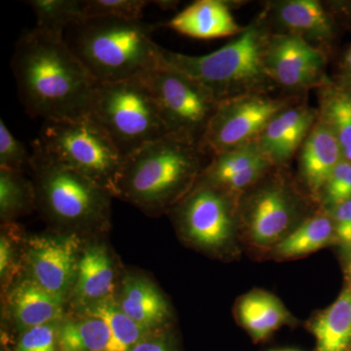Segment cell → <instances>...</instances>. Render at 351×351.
<instances>
[{"label":"cell","instance_id":"cell-1","mask_svg":"<svg viewBox=\"0 0 351 351\" xmlns=\"http://www.w3.org/2000/svg\"><path fill=\"white\" fill-rule=\"evenodd\" d=\"M11 68L21 103L34 119L71 121L91 114L99 83L69 49L64 34L38 27L25 32Z\"/></svg>","mask_w":351,"mask_h":351},{"label":"cell","instance_id":"cell-2","mask_svg":"<svg viewBox=\"0 0 351 351\" xmlns=\"http://www.w3.org/2000/svg\"><path fill=\"white\" fill-rule=\"evenodd\" d=\"M208 154L201 143L168 134L124 157L115 197L149 216L162 214L193 189Z\"/></svg>","mask_w":351,"mask_h":351},{"label":"cell","instance_id":"cell-3","mask_svg":"<svg viewBox=\"0 0 351 351\" xmlns=\"http://www.w3.org/2000/svg\"><path fill=\"white\" fill-rule=\"evenodd\" d=\"M154 25L88 18L64 32L66 44L99 84L136 80L163 66V48L152 39Z\"/></svg>","mask_w":351,"mask_h":351},{"label":"cell","instance_id":"cell-4","mask_svg":"<svg viewBox=\"0 0 351 351\" xmlns=\"http://www.w3.org/2000/svg\"><path fill=\"white\" fill-rule=\"evenodd\" d=\"M29 167L36 207L60 233L96 237L110 226V200L105 189L64 165L32 143Z\"/></svg>","mask_w":351,"mask_h":351},{"label":"cell","instance_id":"cell-5","mask_svg":"<svg viewBox=\"0 0 351 351\" xmlns=\"http://www.w3.org/2000/svg\"><path fill=\"white\" fill-rule=\"evenodd\" d=\"M269 38L263 21H256L237 38L210 54L189 56L163 49V62L199 83L218 101L265 94L274 84L265 66Z\"/></svg>","mask_w":351,"mask_h":351},{"label":"cell","instance_id":"cell-6","mask_svg":"<svg viewBox=\"0 0 351 351\" xmlns=\"http://www.w3.org/2000/svg\"><path fill=\"white\" fill-rule=\"evenodd\" d=\"M34 142L53 158L84 175L115 197L124 156L91 115L71 121L44 122Z\"/></svg>","mask_w":351,"mask_h":351},{"label":"cell","instance_id":"cell-7","mask_svg":"<svg viewBox=\"0 0 351 351\" xmlns=\"http://www.w3.org/2000/svg\"><path fill=\"white\" fill-rule=\"evenodd\" d=\"M90 115L124 157L170 134L152 94L138 78L99 84Z\"/></svg>","mask_w":351,"mask_h":351},{"label":"cell","instance_id":"cell-8","mask_svg":"<svg viewBox=\"0 0 351 351\" xmlns=\"http://www.w3.org/2000/svg\"><path fill=\"white\" fill-rule=\"evenodd\" d=\"M149 90L169 133L202 144L219 101L199 83L166 66L138 78Z\"/></svg>","mask_w":351,"mask_h":351},{"label":"cell","instance_id":"cell-9","mask_svg":"<svg viewBox=\"0 0 351 351\" xmlns=\"http://www.w3.org/2000/svg\"><path fill=\"white\" fill-rule=\"evenodd\" d=\"M289 103L265 94H250L219 101L202 145L210 154H223L256 142L270 121Z\"/></svg>","mask_w":351,"mask_h":351},{"label":"cell","instance_id":"cell-10","mask_svg":"<svg viewBox=\"0 0 351 351\" xmlns=\"http://www.w3.org/2000/svg\"><path fill=\"white\" fill-rule=\"evenodd\" d=\"M83 245L82 237L73 233L25 237V274L68 304Z\"/></svg>","mask_w":351,"mask_h":351},{"label":"cell","instance_id":"cell-11","mask_svg":"<svg viewBox=\"0 0 351 351\" xmlns=\"http://www.w3.org/2000/svg\"><path fill=\"white\" fill-rule=\"evenodd\" d=\"M172 212L182 237L201 249L218 250L232 237L233 219L228 193L207 182L199 180Z\"/></svg>","mask_w":351,"mask_h":351},{"label":"cell","instance_id":"cell-12","mask_svg":"<svg viewBox=\"0 0 351 351\" xmlns=\"http://www.w3.org/2000/svg\"><path fill=\"white\" fill-rule=\"evenodd\" d=\"M265 66L274 83L287 89L319 87L324 82V55L304 38L293 34L270 36Z\"/></svg>","mask_w":351,"mask_h":351},{"label":"cell","instance_id":"cell-13","mask_svg":"<svg viewBox=\"0 0 351 351\" xmlns=\"http://www.w3.org/2000/svg\"><path fill=\"white\" fill-rule=\"evenodd\" d=\"M120 279L117 263L108 245L100 241L83 245L69 313H80L97 302L114 298Z\"/></svg>","mask_w":351,"mask_h":351},{"label":"cell","instance_id":"cell-14","mask_svg":"<svg viewBox=\"0 0 351 351\" xmlns=\"http://www.w3.org/2000/svg\"><path fill=\"white\" fill-rule=\"evenodd\" d=\"M1 299L4 315L17 336L32 328L61 322L68 313L64 302L25 274Z\"/></svg>","mask_w":351,"mask_h":351},{"label":"cell","instance_id":"cell-15","mask_svg":"<svg viewBox=\"0 0 351 351\" xmlns=\"http://www.w3.org/2000/svg\"><path fill=\"white\" fill-rule=\"evenodd\" d=\"M121 311L147 332L169 327L172 311L160 289L142 272L125 271L115 295Z\"/></svg>","mask_w":351,"mask_h":351},{"label":"cell","instance_id":"cell-16","mask_svg":"<svg viewBox=\"0 0 351 351\" xmlns=\"http://www.w3.org/2000/svg\"><path fill=\"white\" fill-rule=\"evenodd\" d=\"M271 164L256 141L213 156L199 179L226 193H239L255 184Z\"/></svg>","mask_w":351,"mask_h":351},{"label":"cell","instance_id":"cell-17","mask_svg":"<svg viewBox=\"0 0 351 351\" xmlns=\"http://www.w3.org/2000/svg\"><path fill=\"white\" fill-rule=\"evenodd\" d=\"M317 113L300 106L288 108L276 115L258 138L263 154L271 163H283L292 157L315 124Z\"/></svg>","mask_w":351,"mask_h":351},{"label":"cell","instance_id":"cell-18","mask_svg":"<svg viewBox=\"0 0 351 351\" xmlns=\"http://www.w3.org/2000/svg\"><path fill=\"white\" fill-rule=\"evenodd\" d=\"M166 27L196 39H215L239 36L244 31L221 0H198L178 13Z\"/></svg>","mask_w":351,"mask_h":351},{"label":"cell","instance_id":"cell-19","mask_svg":"<svg viewBox=\"0 0 351 351\" xmlns=\"http://www.w3.org/2000/svg\"><path fill=\"white\" fill-rule=\"evenodd\" d=\"M343 160L341 145L332 129L323 121L314 124L301 154L302 177L313 193L325 188L332 171Z\"/></svg>","mask_w":351,"mask_h":351},{"label":"cell","instance_id":"cell-20","mask_svg":"<svg viewBox=\"0 0 351 351\" xmlns=\"http://www.w3.org/2000/svg\"><path fill=\"white\" fill-rule=\"evenodd\" d=\"M250 208L249 228L257 243H274L288 230L292 204L283 189L272 186L262 189L252 200Z\"/></svg>","mask_w":351,"mask_h":351},{"label":"cell","instance_id":"cell-21","mask_svg":"<svg viewBox=\"0 0 351 351\" xmlns=\"http://www.w3.org/2000/svg\"><path fill=\"white\" fill-rule=\"evenodd\" d=\"M276 13L288 34L304 38L307 43H326L334 36L331 17L316 0L284 1L277 5Z\"/></svg>","mask_w":351,"mask_h":351},{"label":"cell","instance_id":"cell-22","mask_svg":"<svg viewBox=\"0 0 351 351\" xmlns=\"http://www.w3.org/2000/svg\"><path fill=\"white\" fill-rule=\"evenodd\" d=\"M60 351H112V336L107 323L85 314L66 313L59 323Z\"/></svg>","mask_w":351,"mask_h":351},{"label":"cell","instance_id":"cell-23","mask_svg":"<svg viewBox=\"0 0 351 351\" xmlns=\"http://www.w3.org/2000/svg\"><path fill=\"white\" fill-rule=\"evenodd\" d=\"M317 351H346L351 345V288L313 323Z\"/></svg>","mask_w":351,"mask_h":351},{"label":"cell","instance_id":"cell-24","mask_svg":"<svg viewBox=\"0 0 351 351\" xmlns=\"http://www.w3.org/2000/svg\"><path fill=\"white\" fill-rule=\"evenodd\" d=\"M239 319L256 341H262L287 321L285 307L274 295L253 292L242 298L239 304Z\"/></svg>","mask_w":351,"mask_h":351},{"label":"cell","instance_id":"cell-25","mask_svg":"<svg viewBox=\"0 0 351 351\" xmlns=\"http://www.w3.org/2000/svg\"><path fill=\"white\" fill-rule=\"evenodd\" d=\"M36 207L34 182L23 172L0 169V219L2 223H14Z\"/></svg>","mask_w":351,"mask_h":351},{"label":"cell","instance_id":"cell-26","mask_svg":"<svg viewBox=\"0 0 351 351\" xmlns=\"http://www.w3.org/2000/svg\"><path fill=\"white\" fill-rule=\"evenodd\" d=\"M95 316L107 323L112 336V351H130L147 332L121 311L114 298L97 302L77 313Z\"/></svg>","mask_w":351,"mask_h":351},{"label":"cell","instance_id":"cell-27","mask_svg":"<svg viewBox=\"0 0 351 351\" xmlns=\"http://www.w3.org/2000/svg\"><path fill=\"white\" fill-rule=\"evenodd\" d=\"M36 27L50 34H64L71 25L86 19L83 0H31Z\"/></svg>","mask_w":351,"mask_h":351},{"label":"cell","instance_id":"cell-28","mask_svg":"<svg viewBox=\"0 0 351 351\" xmlns=\"http://www.w3.org/2000/svg\"><path fill=\"white\" fill-rule=\"evenodd\" d=\"M25 237L21 226L15 223H2L0 232L1 297L25 274Z\"/></svg>","mask_w":351,"mask_h":351},{"label":"cell","instance_id":"cell-29","mask_svg":"<svg viewBox=\"0 0 351 351\" xmlns=\"http://www.w3.org/2000/svg\"><path fill=\"white\" fill-rule=\"evenodd\" d=\"M321 94V121L334 132L341 145L343 160L351 162V96L332 88Z\"/></svg>","mask_w":351,"mask_h":351},{"label":"cell","instance_id":"cell-30","mask_svg":"<svg viewBox=\"0 0 351 351\" xmlns=\"http://www.w3.org/2000/svg\"><path fill=\"white\" fill-rule=\"evenodd\" d=\"M332 233L331 219L325 216L314 217L281 240L277 245V252L284 257L306 255L325 246L331 240Z\"/></svg>","mask_w":351,"mask_h":351},{"label":"cell","instance_id":"cell-31","mask_svg":"<svg viewBox=\"0 0 351 351\" xmlns=\"http://www.w3.org/2000/svg\"><path fill=\"white\" fill-rule=\"evenodd\" d=\"M84 13L88 18H113V19L140 22L145 7L151 1L145 0H83Z\"/></svg>","mask_w":351,"mask_h":351},{"label":"cell","instance_id":"cell-32","mask_svg":"<svg viewBox=\"0 0 351 351\" xmlns=\"http://www.w3.org/2000/svg\"><path fill=\"white\" fill-rule=\"evenodd\" d=\"M59 323L32 328L18 335L14 351H60L58 343Z\"/></svg>","mask_w":351,"mask_h":351},{"label":"cell","instance_id":"cell-33","mask_svg":"<svg viewBox=\"0 0 351 351\" xmlns=\"http://www.w3.org/2000/svg\"><path fill=\"white\" fill-rule=\"evenodd\" d=\"M31 156L24 144L14 137L3 120L0 121V169L23 172L25 165L29 166Z\"/></svg>","mask_w":351,"mask_h":351},{"label":"cell","instance_id":"cell-34","mask_svg":"<svg viewBox=\"0 0 351 351\" xmlns=\"http://www.w3.org/2000/svg\"><path fill=\"white\" fill-rule=\"evenodd\" d=\"M326 200L332 205L341 204L351 200V162L343 160L335 168L328 180Z\"/></svg>","mask_w":351,"mask_h":351},{"label":"cell","instance_id":"cell-35","mask_svg":"<svg viewBox=\"0 0 351 351\" xmlns=\"http://www.w3.org/2000/svg\"><path fill=\"white\" fill-rule=\"evenodd\" d=\"M130 351H179L169 327L145 335Z\"/></svg>","mask_w":351,"mask_h":351},{"label":"cell","instance_id":"cell-36","mask_svg":"<svg viewBox=\"0 0 351 351\" xmlns=\"http://www.w3.org/2000/svg\"><path fill=\"white\" fill-rule=\"evenodd\" d=\"M335 221V228L339 241L348 248H351V200L337 206Z\"/></svg>","mask_w":351,"mask_h":351},{"label":"cell","instance_id":"cell-37","mask_svg":"<svg viewBox=\"0 0 351 351\" xmlns=\"http://www.w3.org/2000/svg\"><path fill=\"white\" fill-rule=\"evenodd\" d=\"M154 3H156L157 5L163 9H170L176 5L174 1H154Z\"/></svg>","mask_w":351,"mask_h":351},{"label":"cell","instance_id":"cell-38","mask_svg":"<svg viewBox=\"0 0 351 351\" xmlns=\"http://www.w3.org/2000/svg\"><path fill=\"white\" fill-rule=\"evenodd\" d=\"M345 64L346 71H348V73L351 75V47L350 49L348 51V53H346Z\"/></svg>","mask_w":351,"mask_h":351},{"label":"cell","instance_id":"cell-39","mask_svg":"<svg viewBox=\"0 0 351 351\" xmlns=\"http://www.w3.org/2000/svg\"><path fill=\"white\" fill-rule=\"evenodd\" d=\"M1 351H14L12 348H8V346H1Z\"/></svg>","mask_w":351,"mask_h":351},{"label":"cell","instance_id":"cell-40","mask_svg":"<svg viewBox=\"0 0 351 351\" xmlns=\"http://www.w3.org/2000/svg\"><path fill=\"white\" fill-rule=\"evenodd\" d=\"M348 274H350V276L351 277V257H350V263H348Z\"/></svg>","mask_w":351,"mask_h":351},{"label":"cell","instance_id":"cell-41","mask_svg":"<svg viewBox=\"0 0 351 351\" xmlns=\"http://www.w3.org/2000/svg\"><path fill=\"white\" fill-rule=\"evenodd\" d=\"M272 351H297V350H272Z\"/></svg>","mask_w":351,"mask_h":351}]
</instances>
